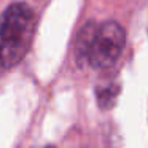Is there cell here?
<instances>
[{"instance_id": "obj_2", "label": "cell", "mask_w": 148, "mask_h": 148, "mask_svg": "<svg viewBox=\"0 0 148 148\" xmlns=\"http://www.w3.org/2000/svg\"><path fill=\"white\" fill-rule=\"evenodd\" d=\"M126 46V32L121 24L107 21L99 26L86 24L78 34L77 53L80 61H86L96 70L113 67Z\"/></svg>"}, {"instance_id": "obj_4", "label": "cell", "mask_w": 148, "mask_h": 148, "mask_svg": "<svg viewBox=\"0 0 148 148\" xmlns=\"http://www.w3.org/2000/svg\"><path fill=\"white\" fill-rule=\"evenodd\" d=\"M42 148H58V147H51V145H48V147H42Z\"/></svg>"}, {"instance_id": "obj_3", "label": "cell", "mask_w": 148, "mask_h": 148, "mask_svg": "<svg viewBox=\"0 0 148 148\" xmlns=\"http://www.w3.org/2000/svg\"><path fill=\"white\" fill-rule=\"evenodd\" d=\"M97 102H99L100 108H110L115 103V99L118 96V86H115V81L110 83H100L97 86Z\"/></svg>"}, {"instance_id": "obj_1", "label": "cell", "mask_w": 148, "mask_h": 148, "mask_svg": "<svg viewBox=\"0 0 148 148\" xmlns=\"http://www.w3.org/2000/svg\"><path fill=\"white\" fill-rule=\"evenodd\" d=\"M35 13L24 2L7 7L0 16V73L16 67L29 53L35 34Z\"/></svg>"}]
</instances>
